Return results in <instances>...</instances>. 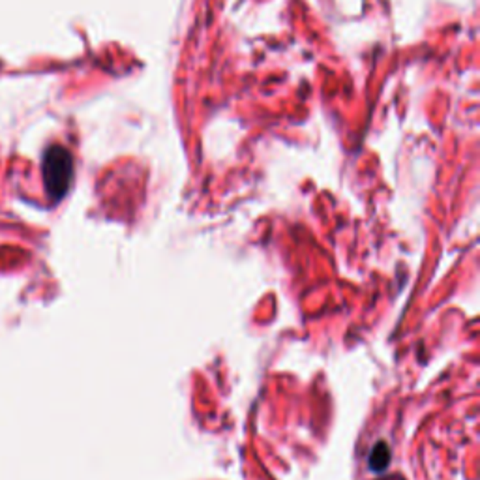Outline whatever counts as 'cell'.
Instances as JSON below:
<instances>
[{
    "label": "cell",
    "instance_id": "cell-1",
    "mask_svg": "<svg viewBox=\"0 0 480 480\" xmlns=\"http://www.w3.org/2000/svg\"><path fill=\"white\" fill-rule=\"evenodd\" d=\"M73 177V158L64 146L53 145L43 156V180L53 199H60L68 192Z\"/></svg>",
    "mask_w": 480,
    "mask_h": 480
},
{
    "label": "cell",
    "instance_id": "cell-2",
    "mask_svg": "<svg viewBox=\"0 0 480 480\" xmlns=\"http://www.w3.org/2000/svg\"><path fill=\"white\" fill-rule=\"evenodd\" d=\"M388 459H391V450L386 447V443H377L370 452V458H368V465H370L371 471L376 473H381L388 467Z\"/></svg>",
    "mask_w": 480,
    "mask_h": 480
},
{
    "label": "cell",
    "instance_id": "cell-3",
    "mask_svg": "<svg viewBox=\"0 0 480 480\" xmlns=\"http://www.w3.org/2000/svg\"><path fill=\"white\" fill-rule=\"evenodd\" d=\"M377 480H405L402 475H386V476H381V479Z\"/></svg>",
    "mask_w": 480,
    "mask_h": 480
}]
</instances>
